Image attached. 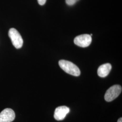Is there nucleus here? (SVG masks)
Listing matches in <instances>:
<instances>
[{
    "instance_id": "423d86ee",
    "label": "nucleus",
    "mask_w": 122,
    "mask_h": 122,
    "mask_svg": "<svg viewBox=\"0 0 122 122\" xmlns=\"http://www.w3.org/2000/svg\"><path fill=\"white\" fill-rule=\"evenodd\" d=\"M70 109L65 106H61L57 107L55 109L54 117L57 121L64 119L66 115L69 113Z\"/></svg>"
},
{
    "instance_id": "7ed1b4c3",
    "label": "nucleus",
    "mask_w": 122,
    "mask_h": 122,
    "mask_svg": "<svg viewBox=\"0 0 122 122\" xmlns=\"http://www.w3.org/2000/svg\"><path fill=\"white\" fill-rule=\"evenodd\" d=\"M122 87L120 85H115L110 87L106 91L105 95V99L107 102H111L115 100L120 94Z\"/></svg>"
},
{
    "instance_id": "f257e3e1",
    "label": "nucleus",
    "mask_w": 122,
    "mask_h": 122,
    "mask_svg": "<svg viewBox=\"0 0 122 122\" xmlns=\"http://www.w3.org/2000/svg\"><path fill=\"white\" fill-rule=\"evenodd\" d=\"M59 65L68 74L76 76H79L81 74V71L78 66L70 61L61 60L59 61Z\"/></svg>"
},
{
    "instance_id": "9d476101",
    "label": "nucleus",
    "mask_w": 122,
    "mask_h": 122,
    "mask_svg": "<svg viewBox=\"0 0 122 122\" xmlns=\"http://www.w3.org/2000/svg\"><path fill=\"white\" fill-rule=\"evenodd\" d=\"M122 122V118H119L118 119V122Z\"/></svg>"
},
{
    "instance_id": "1a4fd4ad",
    "label": "nucleus",
    "mask_w": 122,
    "mask_h": 122,
    "mask_svg": "<svg viewBox=\"0 0 122 122\" xmlns=\"http://www.w3.org/2000/svg\"><path fill=\"white\" fill-rule=\"evenodd\" d=\"M47 0H38V2L40 5H43L45 4Z\"/></svg>"
},
{
    "instance_id": "6e6552de",
    "label": "nucleus",
    "mask_w": 122,
    "mask_h": 122,
    "mask_svg": "<svg viewBox=\"0 0 122 122\" xmlns=\"http://www.w3.org/2000/svg\"><path fill=\"white\" fill-rule=\"evenodd\" d=\"M79 0H66V3L68 5H73Z\"/></svg>"
},
{
    "instance_id": "39448f33",
    "label": "nucleus",
    "mask_w": 122,
    "mask_h": 122,
    "mask_svg": "<svg viewBox=\"0 0 122 122\" xmlns=\"http://www.w3.org/2000/svg\"><path fill=\"white\" fill-rule=\"evenodd\" d=\"M15 117V113L12 109H5L0 113V122H12Z\"/></svg>"
},
{
    "instance_id": "f03ea898",
    "label": "nucleus",
    "mask_w": 122,
    "mask_h": 122,
    "mask_svg": "<svg viewBox=\"0 0 122 122\" xmlns=\"http://www.w3.org/2000/svg\"><path fill=\"white\" fill-rule=\"evenodd\" d=\"M8 35L11 39L13 46L17 49L20 48L23 46V40L19 32L14 28L10 29L8 32Z\"/></svg>"
},
{
    "instance_id": "0eeeda50",
    "label": "nucleus",
    "mask_w": 122,
    "mask_h": 122,
    "mask_svg": "<svg viewBox=\"0 0 122 122\" xmlns=\"http://www.w3.org/2000/svg\"><path fill=\"white\" fill-rule=\"evenodd\" d=\"M112 69L111 65L109 63H105L100 66L98 68L97 73L99 76L105 77L107 76Z\"/></svg>"
},
{
    "instance_id": "20e7f679",
    "label": "nucleus",
    "mask_w": 122,
    "mask_h": 122,
    "mask_svg": "<svg viewBox=\"0 0 122 122\" xmlns=\"http://www.w3.org/2000/svg\"><path fill=\"white\" fill-rule=\"evenodd\" d=\"M92 36L90 35L84 34L79 35L74 39L75 44L79 47L86 48L89 46L92 43Z\"/></svg>"
}]
</instances>
